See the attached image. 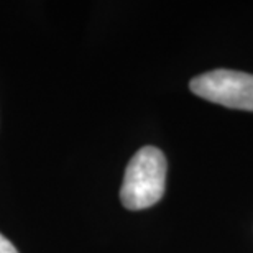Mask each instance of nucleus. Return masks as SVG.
I'll list each match as a JSON object with an SVG mask.
<instances>
[{
    "label": "nucleus",
    "instance_id": "1",
    "mask_svg": "<svg viewBox=\"0 0 253 253\" xmlns=\"http://www.w3.org/2000/svg\"><path fill=\"white\" fill-rule=\"evenodd\" d=\"M168 163L163 151L155 146H143L133 155L125 169L120 188V201L130 211L151 207L165 194Z\"/></svg>",
    "mask_w": 253,
    "mask_h": 253
},
{
    "label": "nucleus",
    "instance_id": "2",
    "mask_svg": "<svg viewBox=\"0 0 253 253\" xmlns=\"http://www.w3.org/2000/svg\"><path fill=\"white\" fill-rule=\"evenodd\" d=\"M189 89L212 104L253 112V74L232 69L209 71L191 79Z\"/></svg>",
    "mask_w": 253,
    "mask_h": 253
},
{
    "label": "nucleus",
    "instance_id": "3",
    "mask_svg": "<svg viewBox=\"0 0 253 253\" xmlns=\"http://www.w3.org/2000/svg\"><path fill=\"white\" fill-rule=\"evenodd\" d=\"M0 253H18L15 245L8 239H5L2 234H0Z\"/></svg>",
    "mask_w": 253,
    "mask_h": 253
}]
</instances>
